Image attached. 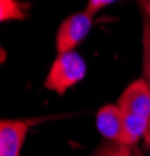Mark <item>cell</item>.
I'll use <instances>...</instances> for the list:
<instances>
[{"instance_id":"2","label":"cell","mask_w":150,"mask_h":156,"mask_svg":"<svg viewBox=\"0 0 150 156\" xmlns=\"http://www.w3.org/2000/svg\"><path fill=\"white\" fill-rule=\"evenodd\" d=\"M92 19L94 16L84 9L80 12H75V14L62 20L56 31L58 53L73 51V48L89 34L91 27H92Z\"/></svg>"},{"instance_id":"12","label":"cell","mask_w":150,"mask_h":156,"mask_svg":"<svg viewBox=\"0 0 150 156\" xmlns=\"http://www.w3.org/2000/svg\"><path fill=\"white\" fill-rule=\"evenodd\" d=\"M5 61H6V50L2 45V42H0V64H3Z\"/></svg>"},{"instance_id":"5","label":"cell","mask_w":150,"mask_h":156,"mask_svg":"<svg viewBox=\"0 0 150 156\" xmlns=\"http://www.w3.org/2000/svg\"><path fill=\"white\" fill-rule=\"evenodd\" d=\"M98 133L106 140L119 144L123 126V112L117 105H105L98 109L95 117Z\"/></svg>"},{"instance_id":"4","label":"cell","mask_w":150,"mask_h":156,"mask_svg":"<svg viewBox=\"0 0 150 156\" xmlns=\"http://www.w3.org/2000/svg\"><path fill=\"white\" fill-rule=\"evenodd\" d=\"M30 120L0 119V156H20Z\"/></svg>"},{"instance_id":"10","label":"cell","mask_w":150,"mask_h":156,"mask_svg":"<svg viewBox=\"0 0 150 156\" xmlns=\"http://www.w3.org/2000/svg\"><path fill=\"white\" fill-rule=\"evenodd\" d=\"M114 2H116V0H88L86 11L91 12V14L94 16L97 11L103 9L105 6H108V5H111V3H114Z\"/></svg>"},{"instance_id":"11","label":"cell","mask_w":150,"mask_h":156,"mask_svg":"<svg viewBox=\"0 0 150 156\" xmlns=\"http://www.w3.org/2000/svg\"><path fill=\"white\" fill-rule=\"evenodd\" d=\"M139 5H141V8H142V12L150 19V3H147V2H139Z\"/></svg>"},{"instance_id":"9","label":"cell","mask_w":150,"mask_h":156,"mask_svg":"<svg viewBox=\"0 0 150 156\" xmlns=\"http://www.w3.org/2000/svg\"><path fill=\"white\" fill-rule=\"evenodd\" d=\"M91 156H134L130 147H125L116 142H108V144L100 145Z\"/></svg>"},{"instance_id":"1","label":"cell","mask_w":150,"mask_h":156,"mask_svg":"<svg viewBox=\"0 0 150 156\" xmlns=\"http://www.w3.org/2000/svg\"><path fill=\"white\" fill-rule=\"evenodd\" d=\"M86 75V62L77 51L58 53L48 69L44 87L53 90L58 95L66 94V90L80 83Z\"/></svg>"},{"instance_id":"3","label":"cell","mask_w":150,"mask_h":156,"mask_svg":"<svg viewBox=\"0 0 150 156\" xmlns=\"http://www.w3.org/2000/svg\"><path fill=\"white\" fill-rule=\"evenodd\" d=\"M117 106L123 114H134L150 119V86L144 78L133 81L120 94Z\"/></svg>"},{"instance_id":"8","label":"cell","mask_w":150,"mask_h":156,"mask_svg":"<svg viewBox=\"0 0 150 156\" xmlns=\"http://www.w3.org/2000/svg\"><path fill=\"white\" fill-rule=\"evenodd\" d=\"M142 78L150 86V19L142 12Z\"/></svg>"},{"instance_id":"6","label":"cell","mask_w":150,"mask_h":156,"mask_svg":"<svg viewBox=\"0 0 150 156\" xmlns=\"http://www.w3.org/2000/svg\"><path fill=\"white\" fill-rule=\"evenodd\" d=\"M148 120L150 119H147V117L134 115V114H123V126H122L119 144L125 147L134 145L138 140L145 136Z\"/></svg>"},{"instance_id":"13","label":"cell","mask_w":150,"mask_h":156,"mask_svg":"<svg viewBox=\"0 0 150 156\" xmlns=\"http://www.w3.org/2000/svg\"><path fill=\"white\" fill-rule=\"evenodd\" d=\"M144 140H145V144L148 145V150H150V120H148V126H147V133L144 136Z\"/></svg>"},{"instance_id":"7","label":"cell","mask_w":150,"mask_h":156,"mask_svg":"<svg viewBox=\"0 0 150 156\" xmlns=\"http://www.w3.org/2000/svg\"><path fill=\"white\" fill-rule=\"evenodd\" d=\"M28 3L20 0H0V23L9 20H22L27 17Z\"/></svg>"},{"instance_id":"14","label":"cell","mask_w":150,"mask_h":156,"mask_svg":"<svg viewBox=\"0 0 150 156\" xmlns=\"http://www.w3.org/2000/svg\"><path fill=\"white\" fill-rule=\"evenodd\" d=\"M138 2H147V3H150V0H138Z\"/></svg>"}]
</instances>
